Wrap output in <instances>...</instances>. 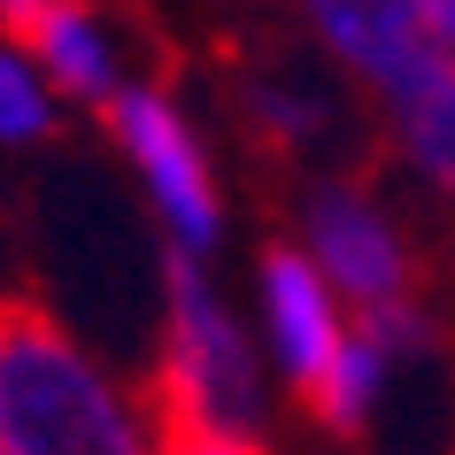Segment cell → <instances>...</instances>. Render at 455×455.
Segmentation results:
<instances>
[{
	"mask_svg": "<svg viewBox=\"0 0 455 455\" xmlns=\"http://www.w3.org/2000/svg\"><path fill=\"white\" fill-rule=\"evenodd\" d=\"M163 409L108 379L47 309L0 301V455H155Z\"/></svg>",
	"mask_w": 455,
	"mask_h": 455,
	"instance_id": "6da1fadb",
	"label": "cell"
},
{
	"mask_svg": "<svg viewBox=\"0 0 455 455\" xmlns=\"http://www.w3.org/2000/svg\"><path fill=\"white\" fill-rule=\"evenodd\" d=\"M309 263L324 270V286H332L355 316L417 301L402 232L386 224L379 201H363V193H347V186H324L309 201Z\"/></svg>",
	"mask_w": 455,
	"mask_h": 455,
	"instance_id": "277c9868",
	"label": "cell"
},
{
	"mask_svg": "<svg viewBox=\"0 0 455 455\" xmlns=\"http://www.w3.org/2000/svg\"><path fill=\"white\" fill-rule=\"evenodd\" d=\"M255 347L224 316L193 255H170V324H163V425L247 432L255 425Z\"/></svg>",
	"mask_w": 455,
	"mask_h": 455,
	"instance_id": "7a4b0ae2",
	"label": "cell"
},
{
	"mask_svg": "<svg viewBox=\"0 0 455 455\" xmlns=\"http://www.w3.org/2000/svg\"><path fill=\"white\" fill-rule=\"evenodd\" d=\"M116 140L132 147V163H140V178H147V201L163 209L178 255L216 247V224H224L216 178H209V163H201L193 132L178 124V108H170L163 93H147V85L140 93H116Z\"/></svg>",
	"mask_w": 455,
	"mask_h": 455,
	"instance_id": "3957f363",
	"label": "cell"
},
{
	"mask_svg": "<svg viewBox=\"0 0 455 455\" xmlns=\"http://www.w3.org/2000/svg\"><path fill=\"white\" fill-rule=\"evenodd\" d=\"M47 132V85L24 54H0V140H39Z\"/></svg>",
	"mask_w": 455,
	"mask_h": 455,
	"instance_id": "9c48e42d",
	"label": "cell"
},
{
	"mask_svg": "<svg viewBox=\"0 0 455 455\" xmlns=\"http://www.w3.org/2000/svg\"><path fill=\"white\" fill-rule=\"evenodd\" d=\"M155 455H263L247 432H201V425H163Z\"/></svg>",
	"mask_w": 455,
	"mask_h": 455,
	"instance_id": "30bf717a",
	"label": "cell"
},
{
	"mask_svg": "<svg viewBox=\"0 0 455 455\" xmlns=\"http://www.w3.org/2000/svg\"><path fill=\"white\" fill-rule=\"evenodd\" d=\"M47 8H54V0H0V24H8V39H16V47H31V31L47 24Z\"/></svg>",
	"mask_w": 455,
	"mask_h": 455,
	"instance_id": "8fae6325",
	"label": "cell"
},
{
	"mask_svg": "<svg viewBox=\"0 0 455 455\" xmlns=\"http://www.w3.org/2000/svg\"><path fill=\"white\" fill-rule=\"evenodd\" d=\"M425 24H432V39L455 54V0H425Z\"/></svg>",
	"mask_w": 455,
	"mask_h": 455,
	"instance_id": "7c38bea8",
	"label": "cell"
},
{
	"mask_svg": "<svg viewBox=\"0 0 455 455\" xmlns=\"http://www.w3.org/2000/svg\"><path fill=\"white\" fill-rule=\"evenodd\" d=\"M394 132H402L409 163L425 170L440 193H455V62L432 85H417V93L394 100Z\"/></svg>",
	"mask_w": 455,
	"mask_h": 455,
	"instance_id": "52a82bcc",
	"label": "cell"
},
{
	"mask_svg": "<svg viewBox=\"0 0 455 455\" xmlns=\"http://www.w3.org/2000/svg\"><path fill=\"white\" fill-rule=\"evenodd\" d=\"M263 324H270V347H278V371L316 402L332 363L355 339V316H347V301L324 286V270L301 247H270L263 255Z\"/></svg>",
	"mask_w": 455,
	"mask_h": 455,
	"instance_id": "5b68a950",
	"label": "cell"
},
{
	"mask_svg": "<svg viewBox=\"0 0 455 455\" xmlns=\"http://www.w3.org/2000/svg\"><path fill=\"white\" fill-rule=\"evenodd\" d=\"M309 16H316V31L332 39L339 62H355L386 100L432 85V77L455 62V54L432 39L425 0H309Z\"/></svg>",
	"mask_w": 455,
	"mask_h": 455,
	"instance_id": "8992f818",
	"label": "cell"
},
{
	"mask_svg": "<svg viewBox=\"0 0 455 455\" xmlns=\"http://www.w3.org/2000/svg\"><path fill=\"white\" fill-rule=\"evenodd\" d=\"M31 54L54 70V85H70V93H108V39H100V24L77 0H54L47 8V24L31 31Z\"/></svg>",
	"mask_w": 455,
	"mask_h": 455,
	"instance_id": "ba28073f",
	"label": "cell"
}]
</instances>
